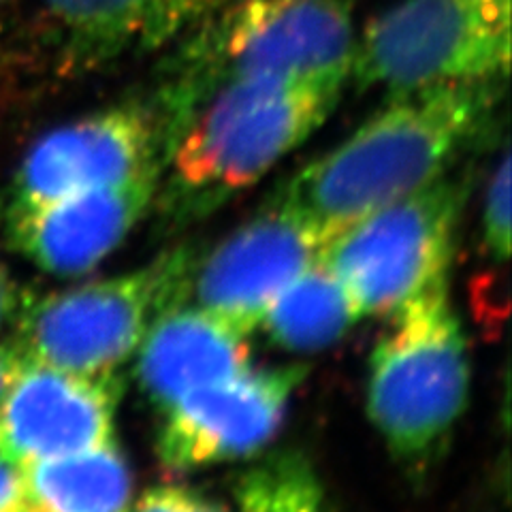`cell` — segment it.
<instances>
[{"mask_svg": "<svg viewBox=\"0 0 512 512\" xmlns=\"http://www.w3.org/2000/svg\"><path fill=\"white\" fill-rule=\"evenodd\" d=\"M11 3V0H0V13H3L7 9V5Z\"/></svg>", "mask_w": 512, "mask_h": 512, "instance_id": "cell-23", "label": "cell"}, {"mask_svg": "<svg viewBox=\"0 0 512 512\" xmlns=\"http://www.w3.org/2000/svg\"><path fill=\"white\" fill-rule=\"evenodd\" d=\"M510 39V0H399L355 39L348 77L389 94L502 82Z\"/></svg>", "mask_w": 512, "mask_h": 512, "instance_id": "cell-6", "label": "cell"}, {"mask_svg": "<svg viewBox=\"0 0 512 512\" xmlns=\"http://www.w3.org/2000/svg\"><path fill=\"white\" fill-rule=\"evenodd\" d=\"M235 495L239 512H327L316 472L295 453L256 463L239 478Z\"/></svg>", "mask_w": 512, "mask_h": 512, "instance_id": "cell-17", "label": "cell"}, {"mask_svg": "<svg viewBox=\"0 0 512 512\" xmlns=\"http://www.w3.org/2000/svg\"><path fill=\"white\" fill-rule=\"evenodd\" d=\"M192 256L175 250L128 274L71 291L22 297L15 348L28 361L56 370L105 376L131 359L150 325L186 303Z\"/></svg>", "mask_w": 512, "mask_h": 512, "instance_id": "cell-5", "label": "cell"}, {"mask_svg": "<svg viewBox=\"0 0 512 512\" xmlns=\"http://www.w3.org/2000/svg\"><path fill=\"white\" fill-rule=\"evenodd\" d=\"M231 0H41L58 69L86 75L167 50Z\"/></svg>", "mask_w": 512, "mask_h": 512, "instance_id": "cell-13", "label": "cell"}, {"mask_svg": "<svg viewBox=\"0 0 512 512\" xmlns=\"http://www.w3.org/2000/svg\"><path fill=\"white\" fill-rule=\"evenodd\" d=\"M303 378V365L248 367L186 393L163 410L156 436L160 466L188 474L259 453L278 434Z\"/></svg>", "mask_w": 512, "mask_h": 512, "instance_id": "cell-9", "label": "cell"}, {"mask_svg": "<svg viewBox=\"0 0 512 512\" xmlns=\"http://www.w3.org/2000/svg\"><path fill=\"white\" fill-rule=\"evenodd\" d=\"M346 79L250 77L205 96L169 150L165 210L203 216L259 182L327 122Z\"/></svg>", "mask_w": 512, "mask_h": 512, "instance_id": "cell-2", "label": "cell"}, {"mask_svg": "<svg viewBox=\"0 0 512 512\" xmlns=\"http://www.w3.org/2000/svg\"><path fill=\"white\" fill-rule=\"evenodd\" d=\"M24 508V472L13 461L0 455V512H24Z\"/></svg>", "mask_w": 512, "mask_h": 512, "instance_id": "cell-20", "label": "cell"}, {"mask_svg": "<svg viewBox=\"0 0 512 512\" xmlns=\"http://www.w3.org/2000/svg\"><path fill=\"white\" fill-rule=\"evenodd\" d=\"M22 355L20 350L15 348V344H0V406H3L5 397L11 389V384L20 372V365H22Z\"/></svg>", "mask_w": 512, "mask_h": 512, "instance_id": "cell-22", "label": "cell"}, {"mask_svg": "<svg viewBox=\"0 0 512 512\" xmlns=\"http://www.w3.org/2000/svg\"><path fill=\"white\" fill-rule=\"evenodd\" d=\"M120 397L116 374L82 376L24 359L0 406V455L22 468L114 440Z\"/></svg>", "mask_w": 512, "mask_h": 512, "instance_id": "cell-11", "label": "cell"}, {"mask_svg": "<svg viewBox=\"0 0 512 512\" xmlns=\"http://www.w3.org/2000/svg\"><path fill=\"white\" fill-rule=\"evenodd\" d=\"M133 512H231V510L195 489L180 487V485H160L143 493L139 502L135 504Z\"/></svg>", "mask_w": 512, "mask_h": 512, "instance_id": "cell-19", "label": "cell"}, {"mask_svg": "<svg viewBox=\"0 0 512 512\" xmlns=\"http://www.w3.org/2000/svg\"><path fill=\"white\" fill-rule=\"evenodd\" d=\"M137 378L163 412L186 393L250 367L248 335L192 303L167 308L139 344Z\"/></svg>", "mask_w": 512, "mask_h": 512, "instance_id": "cell-14", "label": "cell"}, {"mask_svg": "<svg viewBox=\"0 0 512 512\" xmlns=\"http://www.w3.org/2000/svg\"><path fill=\"white\" fill-rule=\"evenodd\" d=\"M352 0H231L173 45L152 101L169 150L220 86L250 77L348 75Z\"/></svg>", "mask_w": 512, "mask_h": 512, "instance_id": "cell-3", "label": "cell"}, {"mask_svg": "<svg viewBox=\"0 0 512 512\" xmlns=\"http://www.w3.org/2000/svg\"><path fill=\"white\" fill-rule=\"evenodd\" d=\"M24 512H26V508H24Z\"/></svg>", "mask_w": 512, "mask_h": 512, "instance_id": "cell-24", "label": "cell"}, {"mask_svg": "<svg viewBox=\"0 0 512 512\" xmlns=\"http://www.w3.org/2000/svg\"><path fill=\"white\" fill-rule=\"evenodd\" d=\"M20 301L22 297L18 293V284L9 276L7 267L0 263V331L13 323L15 316H18Z\"/></svg>", "mask_w": 512, "mask_h": 512, "instance_id": "cell-21", "label": "cell"}, {"mask_svg": "<svg viewBox=\"0 0 512 512\" xmlns=\"http://www.w3.org/2000/svg\"><path fill=\"white\" fill-rule=\"evenodd\" d=\"M485 246L495 261H508L510 256V154L504 150L500 165L495 167L483 210Z\"/></svg>", "mask_w": 512, "mask_h": 512, "instance_id": "cell-18", "label": "cell"}, {"mask_svg": "<svg viewBox=\"0 0 512 512\" xmlns=\"http://www.w3.org/2000/svg\"><path fill=\"white\" fill-rule=\"evenodd\" d=\"M359 318L344 284L320 254L271 301L259 327L284 350L314 352L342 340Z\"/></svg>", "mask_w": 512, "mask_h": 512, "instance_id": "cell-16", "label": "cell"}, {"mask_svg": "<svg viewBox=\"0 0 512 512\" xmlns=\"http://www.w3.org/2000/svg\"><path fill=\"white\" fill-rule=\"evenodd\" d=\"M169 141L152 99L109 105L54 128L30 148L11 184L7 214L126 180L167 163Z\"/></svg>", "mask_w": 512, "mask_h": 512, "instance_id": "cell-8", "label": "cell"}, {"mask_svg": "<svg viewBox=\"0 0 512 512\" xmlns=\"http://www.w3.org/2000/svg\"><path fill=\"white\" fill-rule=\"evenodd\" d=\"M163 171V165H150L122 182L7 214L11 244L47 274H86L105 261L146 216Z\"/></svg>", "mask_w": 512, "mask_h": 512, "instance_id": "cell-12", "label": "cell"}, {"mask_svg": "<svg viewBox=\"0 0 512 512\" xmlns=\"http://www.w3.org/2000/svg\"><path fill=\"white\" fill-rule=\"evenodd\" d=\"M26 512H128L133 478L114 440L22 466Z\"/></svg>", "mask_w": 512, "mask_h": 512, "instance_id": "cell-15", "label": "cell"}, {"mask_svg": "<svg viewBox=\"0 0 512 512\" xmlns=\"http://www.w3.org/2000/svg\"><path fill=\"white\" fill-rule=\"evenodd\" d=\"M468 397V344L446 282L393 314L370 359L367 412L395 461L423 474L451 442Z\"/></svg>", "mask_w": 512, "mask_h": 512, "instance_id": "cell-4", "label": "cell"}, {"mask_svg": "<svg viewBox=\"0 0 512 512\" xmlns=\"http://www.w3.org/2000/svg\"><path fill=\"white\" fill-rule=\"evenodd\" d=\"M498 94L500 82L391 92L376 114L299 169L274 199L329 244L361 218L442 178L483 133Z\"/></svg>", "mask_w": 512, "mask_h": 512, "instance_id": "cell-1", "label": "cell"}, {"mask_svg": "<svg viewBox=\"0 0 512 512\" xmlns=\"http://www.w3.org/2000/svg\"><path fill=\"white\" fill-rule=\"evenodd\" d=\"M466 192L461 180L442 175L331 239L323 259L361 318L393 316L448 282Z\"/></svg>", "mask_w": 512, "mask_h": 512, "instance_id": "cell-7", "label": "cell"}, {"mask_svg": "<svg viewBox=\"0 0 512 512\" xmlns=\"http://www.w3.org/2000/svg\"><path fill=\"white\" fill-rule=\"evenodd\" d=\"M325 239L288 207L269 205L192 265L186 301L250 335L284 288L325 250Z\"/></svg>", "mask_w": 512, "mask_h": 512, "instance_id": "cell-10", "label": "cell"}]
</instances>
